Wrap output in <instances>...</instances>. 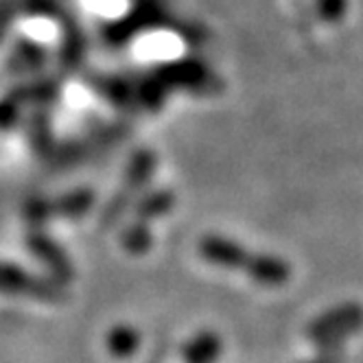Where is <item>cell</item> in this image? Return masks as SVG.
I'll use <instances>...</instances> for the list:
<instances>
[{"instance_id": "1", "label": "cell", "mask_w": 363, "mask_h": 363, "mask_svg": "<svg viewBox=\"0 0 363 363\" xmlns=\"http://www.w3.org/2000/svg\"><path fill=\"white\" fill-rule=\"evenodd\" d=\"M199 252L203 258H208L211 263L217 265H225V267H245V272L250 269L254 258L245 254V250L237 243H232L228 239H219V237H206L199 245Z\"/></svg>"}]
</instances>
